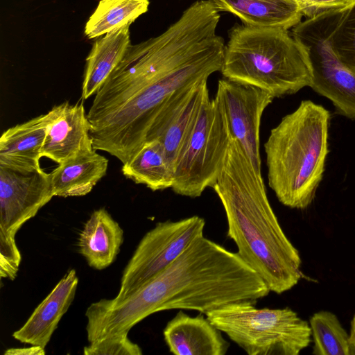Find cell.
<instances>
[{
    "label": "cell",
    "instance_id": "obj_1",
    "mask_svg": "<svg viewBox=\"0 0 355 355\" xmlns=\"http://www.w3.org/2000/svg\"><path fill=\"white\" fill-rule=\"evenodd\" d=\"M225 47L216 26L189 10L161 35L130 44L87 114L94 148L129 161L172 95L220 71Z\"/></svg>",
    "mask_w": 355,
    "mask_h": 355
},
{
    "label": "cell",
    "instance_id": "obj_2",
    "mask_svg": "<svg viewBox=\"0 0 355 355\" xmlns=\"http://www.w3.org/2000/svg\"><path fill=\"white\" fill-rule=\"evenodd\" d=\"M270 292L236 252L203 235L128 297L91 304L85 312L87 340L128 334L136 324L157 312L188 309L205 314L232 302H257Z\"/></svg>",
    "mask_w": 355,
    "mask_h": 355
},
{
    "label": "cell",
    "instance_id": "obj_3",
    "mask_svg": "<svg viewBox=\"0 0 355 355\" xmlns=\"http://www.w3.org/2000/svg\"><path fill=\"white\" fill-rule=\"evenodd\" d=\"M212 188L224 208L227 234L235 243L239 256L270 291L282 294L293 288L302 277L300 253L270 204L261 171L232 136Z\"/></svg>",
    "mask_w": 355,
    "mask_h": 355
},
{
    "label": "cell",
    "instance_id": "obj_4",
    "mask_svg": "<svg viewBox=\"0 0 355 355\" xmlns=\"http://www.w3.org/2000/svg\"><path fill=\"white\" fill-rule=\"evenodd\" d=\"M330 112L310 100L284 116L264 144L268 184L284 205L304 209L313 202L329 153Z\"/></svg>",
    "mask_w": 355,
    "mask_h": 355
},
{
    "label": "cell",
    "instance_id": "obj_5",
    "mask_svg": "<svg viewBox=\"0 0 355 355\" xmlns=\"http://www.w3.org/2000/svg\"><path fill=\"white\" fill-rule=\"evenodd\" d=\"M220 72L226 79L262 89L274 98L311 87L306 51L288 30L235 24L228 33Z\"/></svg>",
    "mask_w": 355,
    "mask_h": 355
},
{
    "label": "cell",
    "instance_id": "obj_6",
    "mask_svg": "<svg viewBox=\"0 0 355 355\" xmlns=\"http://www.w3.org/2000/svg\"><path fill=\"white\" fill-rule=\"evenodd\" d=\"M256 303L232 302L205 315L248 355H298L309 345L310 325L295 311L257 309Z\"/></svg>",
    "mask_w": 355,
    "mask_h": 355
},
{
    "label": "cell",
    "instance_id": "obj_7",
    "mask_svg": "<svg viewBox=\"0 0 355 355\" xmlns=\"http://www.w3.org/2000/svg\"><path fill=\"white\" fill-rule=\"evenodd\" d=\"M230 137L222 110L208 95L176 160L172 190L197 198L212 188L224 165Z\"/></svg>",
    "mask_w": 355,
    "mask_h": 355
},
{
    "label": "cell",
    "instance_id": "obj_8",
    "mask_svg": "<svg viewBox=\"0 0 355 355\" xmlns=\"http://www.w3.org/2000/svg\"><path fill=\"white\" fill-rule=\"evenodd\" d=\"M55 196L50 173L41 167L0 164V276L13 280L21 256L15 236Z\"/></svg>",
    "mask_w": 355,
    "mask_h": 355
},
{
    "label": "cell",
    "instance_id": "obj_9",
    "mask_svg": "<svg viewBox=\"0 0 355 355\" xmlns=\"http://www.w3.org/2000/svg\"><path fill=\"white\" fill-rule=\"evenodd\" d=\"M350 7L331 10L308 18L292 28L291 35L307 53L311 88L328 98L336 112L355 120V74L337 58L330 37Z\"/></svg>",
    "mask_w": 355,
    "mask_h": 355
},
{
    "label": "cell",
    "instance_id": "obj_10",
    "mask_svg": "<svg viewBox=\"0 0 355 355\" xmlns=\"http://www.w3.org/2000/svg\"><path fill=\"white\" fill-rule=\"evenodd\" d=\"M205 220L193 216L157 223L141 239L123 270L116 301L122 300L171 264L197 238L203 236Z\"/></svg>",
    "mask_w": 355,
    "mask_h": 355
},
{
    "label": "cell",
    "instance_id": "obj_11",
    "mask_svg": "<svg viewBox=\"0 0 355 355\" xmlns=\"http://www.w3.org/2000/svg\"><path fill=\"white\" fill-rule=\"evenodd\" d=\"M214 98L231 136L239 142L254 167L261 171V119L275 98L262 89L224 78L218 82Z\"/></svg>",
    "mask_w": 355,
    "mask_h": 355
},
{
    "label": "cell",
    "instance_id": "obj_12",
    "mask_svg": "<svg viewBox=\"0 0 355 355\" xmlns=\"http://www.w3.org/2000/svg\"><path fill=\"white\" fill-rule=\"evenodd\" d=\"M208 95L207 80L178 91L164 105L147 133L146 141L157 139L161 142L173 171L180 150Z\"/></svg>",
    "mask_w": 355,
    "mask_h": 355
},
{
    "label": "cell",
    "instance_id": "obj_13",
    "mask_svg": "<svg viewBox=\"0 0 355 355\" xmlns=\"http://www.w3.org/2000/svg\"><path fill=\"white\" fill-rule=\"evenodd\" d=\"M48 113L42 157L60 164L94 149L91 126L83 102L70 104L65 101L53 106Z\"/></svg>",
    "mask_w": 355,
    "mask_h": 355
},
{
    "label": "cell",
    "instance_id": "obj_14",
    "mask_svg": "<svg viewBox=\"0 0 355 355\" xmlns=\"http://www.w3.org/2000/svg\"><path fill=\"white\" fill-rule=\"evenodd\" d=\"M78 284L74 269L69 270L35 308L24 324L12 336L21 343L44 348L72 303Z\"/></svg>",
    "mask_w": 355,
    "mask_h": 355
},
{
    "label": "cell",
    "instance_id": "obj_15",
    "mask_svg": "<svg viewBox=\"0 0 355 355\" xmlns=\"http://www.w3.org/2000/svg\"><path fill=\"white\" fill-rule=\"evenodd\" d=\"M163 336L176 355H225L230 343L202 313L192 317L182 311L166 325Z\"/></svg>",
    "mask_w": 355,
    "mask_h": 355
},
{
    "label": "cell",
    "instance_id": "obj_16",
    "mask_svg": "<svg viewBox=\"0 0 355 355\" xmlns=\"http://www.w3.org/2000/svg\"><path fill=\"white\" fill-rule=\"evenodd\" d=\"M123 241V231L104 208L93 211L78 239L79 252L89 266L103 270L115 260Z\"/></svg>",
    "mask_w": 355,
    "mask_h": 355
},
{
    "label": "cell",
    "instance_id": "obj_17",
    "mask_svg": "<svg viewBox=\"0 0 355 355\" xmlns=\"http://www.w3.org/2000/svg\"><path fill=\"white\" fill-rule=\"evenodd\" d=\"M49 122L47 112L5 130L0 138V164L40 167Z\"/></svg>",
    "mask_w": 355,
    "mask_h": 355
},
{
    "label": "cell",
    "instance_id": "obj_18",
    "mask_svg": "<svg viewBox=\"0 0 355 355\" xmlns=\"http://www.w3.org/2000/svg\"><path fill=\"white\" fill-rule=\"evenodd\" d=\"M218 11L230 12L243 24L288 30L298 24L302 14L297 0H213Z\"/></svg>",
    "mask_w": 355,
    "mask_h": 355
},
{
    "label": "cell",
    "instance_id": "obj_19",
    "mask_svg": "<svg viewBox=\"0 0 355 355\" xmlns=\"http://www.w3.org/2000/svg\"><path fill=\"white\" fill-rule=\"evenodd\" d=\"M130 26L96 39L86 58L81 101L95 94L124 57L130 45Z\"/></svg>",
    "mask_w": 355,
    "mask_h": 355
},
{
    "label": "cell",
    "instance_id": "obj_20",
    "mask_svg": "<svg viewBox=\"0 0 355 355\" xmlns=\"http://www.w3.org/2000/svg\"><path fill=\"white\" fill-rule=\"evenodd\" d=\"M108 160L96 150L83 153L50 173L55 196L75 197L89 193L107 173Z\"/></svg>",
    "mask_w": 355,
    "mask_h": 355
},
{
    "label": "cell",
    "instance_id": "obj_21",
    "mask_svg": "<svg viewBox=\"0 0 355 355\" xmlns=\"http://www.w3.org/2000/svg\"><path fill=\"white\" fill-rule=\"evenodd\" d=\"M121 171L127 178L154 191L171 188L173 183V171L162 144L157 139L146 141L137 153L123 164Z\"/></svg>",
    "mask_w": 355,
    "mask_h": 355
},
{
    "label": "cell",
    "instance_id": "obj_22",
    "mask_svg": "<svg viewBox=\"0 0 355 355\" xmlns=\"http://www.w3.org/2000/svg\"><path fill=\"white\" fill-rule=\"evenodd\" d=\"M149 5V0H100L86 22L85 34L96 39L130 26L148 10Z\"/></svg>",
    "mask_w": 355,
    "mask_h": 355
},
{
    "label": "cell",
    "instance_id": "obj_23",
    "mask_svg": "<svg viewBox=\"0 0 355 355\" xmlns=\"http://www.w3.org/2000/svg\"><path fill=\"white\" fill-rule=\"evenodd\" d=\"M309 325L313 342V354H354L349 334L334 313L320 311L313 313Z\"/></svg>",
    "mask_w": 355,
    "mask_h": 355
},
{
    "label": "cell",
    "instance_id": "obj_24",
    "mask_svg": "<svg viewBox=\"0 0 355 355\" xmlns=\"http://www.w3.org/2000/svg\"><path fill=\"white\" fill-rule=\"evenodd\" d=\"M329 42L337 58L355 74V3L343 16Z\"/></svg>",
    "mask_w": 355,
    "mask_h": 355
},
{
    "label": "cell",
    "instance_id": "obj_25",
    "mask_svg": "<svg viewBox=\"0 0 355 355\" xmlns=\"http://www.w3.org/2000/svg\"><path fill=\"white\" fill-rule=\"evenodd\" d=\"M120 334L89 343L83 349L85 355H141L142 349L128 338Z\"/></svg>",
    "mask_w": 355,
    "mask_h": 355
},
{
    "label": "cell",
    "instance_id": "obj_26",
    "mask_svg": "<svg viewBox=\"0 0 355 355\" xmlns=\"http://www.w3.org/2000/svg\"><path fill=\"white\" fill-rule=\"evenodd\" d=\"M355 0H309L300 3L301 12L307 19L324 12L351 7Z\"/></svg>",
    "mask_w": 355,
    "mask_h": 355
},
{
    "label": "cell",
    "instance_id": "obj_27",
    "mask_svg": "<svg viewBox=\"0 0 355 355\" xmlns=\"http://www.w3.org/2000/svg\"><path fill=\"white\" fill-rule=\"evenodd\" d=\"M5 355H44L45 349L38 345H31L28 347L10 348L4 352Z\"/></svg>",
    "mask_w": 355,
    "mask_h": 355
},
{
    "label": "cell",
    "instance_id": "obj_28",
    "mask_svg": "<svg viewBox=\"0 0 355 355\" xmlns=\"http://www.w3.org/2000/svg\"><path fill=\"white\" fill-rule=\"evenodd\" d=\"M349 339L355 354V314L350 322Z\"/></svg>",
    "mask_w": 355,
    "mask_h": 355
},
{
    "label": "cell",
    "instance_id": "obj_29",
    "mask_svg": "<svg viewBox=\"0 0 355 355\" xmlns=\"http://www.w3.org/2000/svg\"><path fill=\"white\" fill-rule=\"evenodd\" d=\"M297 1H298L299 4H300V3H303L304 2L308 1L309 0H297Z\"/></svg>",
    "mask_w": 355,
    "mask_h": 355
}]
</instances>
